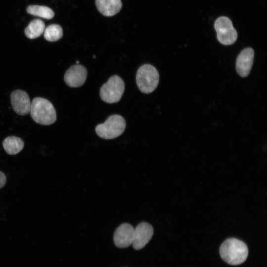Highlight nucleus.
Wrapping results in <instances>:
<instances>
[{
    "label": "nucleus",
    "mask_w": 267,
    "mask_h": 267,
    "mask_svg": "<svg viewBox=\"0 0 267 267\" xmlns=\"http://www.w3.org/2000/svg\"><path fill=\"white\" fill-rule=\"evenodd\" d=\"M126 126L124 118L115 114L109 116L104 123L97 125L95 130L99 137L110 139L120 136L124 132Z\"/></svg>",
    "instance_id": "nucleus-4"
},
{
    "label": "nucleus",
    "mask_w": 267,
    "mask_h": 267,
    "mask_svg": "<svg viewBox=\"0 0 267 267\" xmlns=\"http://www.w3.org/2000/svg\"><path fill=\"white\" fill-rule=\"evenodd\" d=\"M254 58V51L251 47L242 50L237 56L236 69L238 75L242 77L248 76L251 71Z\"/></svg>",
    "instance_id": "nucleus-10"
},
{
    "label": "nucleus",
    "mask_w": 267,
    "mask_h": 267,
    "mask_svg": "<svg viewBox=\"0 0 267 267\" xmlns=\"http://www.w3.org/2000/svg\"><path fill=\"white\" fill-rule=\"evenodd\" d=\"M26 10L27 13L30 14L46 19H51L54 15L53 10L51 8L45 6L30 5L27 7Z\"/></svg>",
    "instance_id": "nucleus-15"
},
{
    "label": "nucleus",
    "mask_w": 267,
    "mask_h": 267,
    "mask_svg": "<svg viewBox=\"0 0 267 267\" xmlns=\"http://www.w3.org/2000/svg\"><path fill=\"white\" fill-rule=\"evenodd\" d=\"M76 63H77V64H78L79 63V61H76Z\"/></svg>",
    "instance_id": "nucleus-18"
},
{
    "label": "nucleus",
    "mask_w": 267,
    "mask_h": 267,
    "mask_svg": "<svg viewBox=\"0 0 267 267\" xmlns=\"http://www.w3.org/2000/svg\"><path fill=\"white\" fill-rule=\"evenodd\" d=\"M2 145L4 149L8 154L15 155L22 150L24 143L20 138L10 136L4 139Z\"/></svg>",
    "instance_id": "nucleus-13"
},
{
    "label": "nucleus",
    "mask_w": 267,
    "mask_h": 267,
    "mask_svg": "<svg viewBox=\"0 0 267 267\" xmlns=\"http://www.w3.org/2000/svg\"><path fill=\"white\" fill-rule=\"evenodd\" d=\"M6 181L4 174L0 171V188H2L5 184Z\"/></svg>",
    "instance_id": "nucleus-17"
},
{
    "label": "nucleus",
    "mask_w": 267,
    "mask_h": 267,
    "mask_svg": "<svg viewBox=\"0 0 267 267\" xmlns=\"http://www.w3.org/2000/svg\"><path fill=\"white\" fill-rule=\"evenodd\" d=\"M220 254L222 259L228 264L239 265L246 260L248 249L243 241L235 238H230L221 245Z\"/></svg>",
    "instance_id": "nucleus-1"
},
{
    "label": "nucleus",
    "mask_w": 267,
    "mask_h": 267,
    "mask_svg": "<svg viewBox=\"0 0 267 267\" xmlns=\"http://www.w3.org/2000/svg\"><path fill=\"white\" fill-rule=\"evenodd\" d=\"M159 81V75L156 69L150 64H144L138 69L136 75V82L139 90L149 93L157 88Z\"/></svg>",
    "instance_id": "nucleus-3"
},
{
    "label": "nucleus",
    "mask_w": 267,
    "mask_h": 267,
    "mask_svg": "<svg viewBox=\"0 0 267 267\" xmlns=\"http://www.w3.org/2000/svg\"><path fill=\"white\" fill-rule=\"evenodd\" d=\"M45 28L44 22L41 19H36L30 22L24 32L28 38L34 39L40 37L44 33Z\"/></svg>",
    "instance_id": "nucleus-14"
},
{
    "label": "nucleus",
    "mask_w": 267,
    "mask_h": 267,
    "mask_svg": "<svg viewBox=\"0 0 267 267\" xmlns=\"http://www.w3.org/2000/svg\"><path fill=\"white\" fill-rule=\"evenodd\" d=\"M134 228L130 224L124 223L115 230L114 234V242L118 248H126L132 244Z\"/></svg>",
    "instance_id": "nucleus-11"
},
{
    "label": "nucleus",
    "mask_w": 267,
    "mask_h": 267,
    "mask_svg": "<svg viewBox=\"0 0 267 267\" xmlns=\"http://www.w3.org/2000/svg\"><path fill=\"white\" fill-rule=\"evenodd\" d=\"M125 90V84L117 75L111 76L101 87L100 96L105 102L113 103L118 102Z\"/></svg>",
    "instance_id": "nucleus-5"
},
{
    "label": "nucleus",
    "mask_w": 267,
    "mask_h": 267,
    "mask_svg": "<svg viewBox=\"0 0 267 267\" xmlns=\"http://www.w3.org/2000/svg\"><path fill=\"white\" fill-rule=\"evenodd\" d=\"M10 100L14 111L20 115L28 114L31 102L26 92L21 89L13 91L10 94Z\"/></svg>",
    "instance_id": "nucleus-9"
},
{
    "label": "nucleus",
    "mask_w": 267,
    "mask_h": 267,
    "mask_svg": "<svg viewBox=\"0 0 267 267\" xmlns=\"http://www.w3.org/2000/svg\"><path fill=\"white\" fill-rule=\"evenodd\" d=\"M87 70L83 65L76 64L72 66L66 72L64 79L65 83L72 88L79 87L85 82Z\"/></svg>",
    "instance_id": "nucleus-8"
},
{
    "label": "nucleus",
    "mask_w": 267,
    "mask_h": 267,
    "mask_svg": "<svg viewBox=\"0 0 267 267\" xmlns=\"http://www.w3.org/2000/svg\"><path fill=\"white\" fill-rule=\"evenodd\" d=\"M214 27L217 33V39L220 43L230 45L236 42L237 33L229 18L226 16L219 17L215 22Z\"/></svg>",
    "instance_id": "nucleus-6"
},
{
    "label": "nucleus",
    "mask_w": 267,
    "mask_h": 267,
    "mask_svg": "<svg viewBox=\"0 0 267 267\" xmlns=\"http://www.w3.org/2000/svg\"><path fill=\"white\" fill-rule=\"evenodd\" d=\"M153 228L148 222H141L134 229L133 246L135 250L143 248L149 242L153 235Z\"/></svg>",
    "instance_id": "nucleus-7"
},
{
    "label": "nucleus",
    "mask_w": 267,
    "mask_h": 267,
    "mask_svg": "<svg viewBox=\"0 0 267 267\" xmlns=\"http://www.w3.org/2000/svg\"><path fill=\"white\" fill-rule=\"evenodd\" d=\"M44 38L49 42H55L62 37L63 30L57 24H51L45 28L44 32Z\"/></svg>",
    "instance_id": "nucleus-16"
},
{
    "label": "nucleus",
    "mask_w": 267,
    "mask_h": 267,
    "mask_svg": "<svg viewBox=\"0 0 267 267\" xmlns=\"http://www.w3.org/2000/svg\"><path fill=\"white\" fill-rule=\"evenodd\" d=\"M98 10L105 16H112L119 12L122 6L121 0H95Z\"/></svg>",
    "instance_id": "nucleus-12"
},
{
    "label": "nucleus",
    "mask_w": 267,
    "mask_h": 267,
    "mask_svg": "<svg viewBox=\"0 0 267 267\" xmlns=\"http://www.w3.org/2000/svg\"><path fill=\"white\" fill-rule=\"evenodd\" d=\"M30 115L33 120L42 125H50L56 120V113L52 104L47 99L35 97L31 102Z\"/></svg>",
    "instance_id": "nucleus-2"
}]
</instances>
